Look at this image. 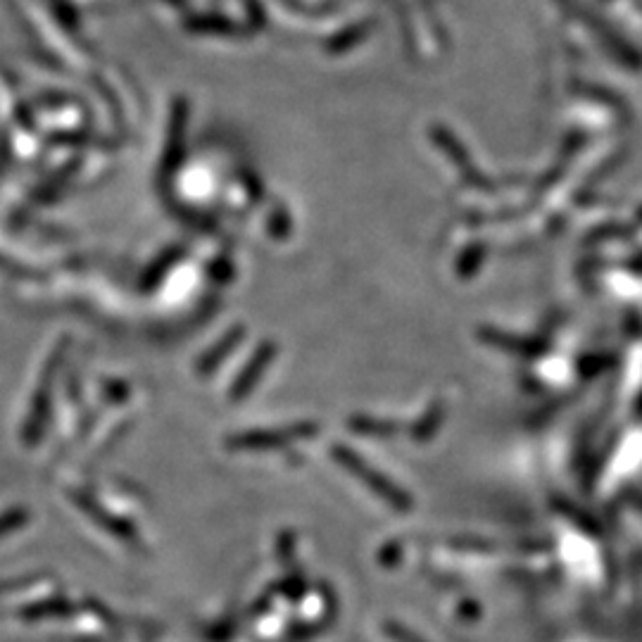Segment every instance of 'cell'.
<instances>
[{
  "mask_svg": "<svg viewBox=\"0 0 642 642\" xmlns=\"http://www.w3.org/2000/svg\"><path fill=\"white\" fill-rule=\"evenodd\" d=\"M274 350L276 348L272 343H264V345H260V348H257L253 360L248 362V367H245L243 374L236 379L234 388H231V400H243L253 393L257 381L262 379L264 369H267L269 362L274 360Z\"/></svg>",
  "mask_w": 642,
  "mask_h": 642,
  "instance_id": "cell-3",
  "label": "cell"
},
{
  "mask_svg": "<svg viewBox=\"0 0 642 642\" xmlns=\"http://www.w3.org/2000/svg\"><path fill=\"white\" fill-rule=\"evenodd\" d=\"M74 500L79 502V507L84 509V512L88 516H93V519L100 521V526H105V528H110L112 533L119 535V538H124V540H136V535H134V528H131L129 524H124L122 519H117V516H112V514H107L103 507H98V502L96 500H91V497L88 495H81V493H72Z\"/></svg>",
  "mask_w": 642,
  "mask_h": 642,
  "instance_id": "cell-4",
  "label": "cell"
},
{
  "mask_svg": "<svg viewBox=\"0 0 642 642\" xmlns=\"http://www.w3.org/2000/svg\"><path fill=\"white\" fill-rule=\"evenodd\" d=\"M238 341H241V331L236 329V331H231V336H226L222 343L214 345L210 355H205V357H203V362L198 364V371H200V374H212V371L217 369V364L222 362L226 355H229V350L234 348V345H236Z\"/></svg>",
  "mask_w": 642,
  "mask_h": 642,
  "instance_id": "cell-5",
  "label": "cell"
},
{
  "mask_svg": "<svg viewBox=\"0 0 642 642\" xmlns=\"http://www.w3.org/2000/svg\"><path fill=\"white\" fill-rule=\"evenodd\" d=\"M27 519H29V514L24 512V509H10V512H5L3 516H0V535L17 531V528H22L24 524H27Z\"/></svg>",
  "mask_w": 642,
  "mask_h": 642,
  "instance_id": "cell-6",
  "label": "cell"
},
{
  "mask_svg": "<svg viewBox=\"0 0 642 642\" xmlns=\"http://www.w3.org/2000/svg\"><path fill=\"white\" fill-rule=\"evenodd\" d=\"M317 433L314 424H295L291 428H281V431H253L241 433V436L229 438L231 450H276L283 445L293 443V440L310 438Z\"/></svg>",
  "mask_w": 642,
  "mask_h": 642,
  "instance_id": "cell-2",
  "label": "cell"
},
{
  "mask_svg": "<svg viewBox=\"0 0 642 642\" xmlns=\"http://www.w3.org/2000/svg\"><path fill=\"white\" fill-rule=\"evenodd\" d=\"M331 455L336 457L338 462H341L352 476L362 478V481L367 483V488L374 490V493L379 495L381 500H386L390 507L400 509V512H407V509H409V497L402 493V490L395 488L386 476H381L379 471L371 469L360 455H355V452L345 448V445H333Z\"/></svg>",
  "mask_w": 642,
  "mask_h": 642,
  "instance_id": "cell-1",
  "label": "cell"
}]
</instances>
